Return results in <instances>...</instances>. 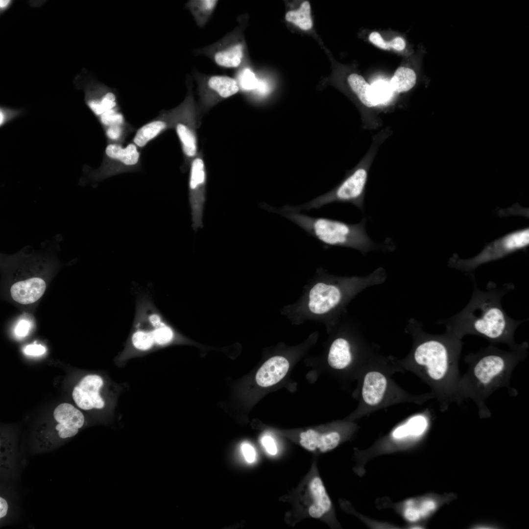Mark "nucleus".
I'll return each instance as SVG.
<instances>
[{"label":"nucleus","instance_id":"28","mask_svg":"<svg viewBox=\"0 0 529 529\" xmlns=\"http://www.w3.org/2000/svg\"><path fill=\"white\" fill-rule=\"evenodd\" d=\"M131 342L135 349L142 352L147 351L155 345L151 331L141 327L133 333Z\"/></svg>","mask_w":529,"mask_h":529},{"label":"nucleus","instance_id":"10","mask_svg":"<svg viewBox=\"0 0 529 529\" xmlns=\"http://www.w3.org/2000/svg\"><path fill=\"white\" fill-rule=\"evenodd\" d=\"M105 164L94 176L102 179L122 173L136 171L141 164L139 148L133 143L125 146L120 143H111L106 146Z\"/></svg>","mask_w":529,"mask_h":529},{"label":"nucleus","instance_id":"33","mask_svg":"<svg viewBox=\"0 0 529 529\" xmlns=\"http://www.w3.org/2000/svg\"><path fill=\"white\" fill-rule=\"evenodd\" d=\"M125 125H113L107 127L106 134L108 138L113 141L114 143L120 144L125 136L126 132Z\"/></svg>","mask_w":529,"mask_h":529},{"label":"nucleus","instance_id":"24","mask_svg":"<svg viewBox=\"0 0 529 529\" xmlns=\"http://www.w3.org/2000/svg\"><path fill=\"white\" fill-rule=\"evenodd\" d=\"M348 84L359 100L367 107L377 105L372 93L370 86L363 77L356 73H352L347 78Z\"/></svg>","mask_w":529,"mask_h":529},{"label":"nucleus","instance_id":"8","mask_svg":"<svg viewBox=\"0 0 529 529\" xmlns=\"http://www.w3.org/2000/svg\"><path fill=\"white\" fill-rule=\"evenodd\" d=\"M529 244V228L516 230L488 244L479 254L471 258L463 259L454 255L449 260V265L459 270L472 271L480 265L524 249Z\"/></svg>","mask_w":529,"mask_h":529},{"label":"nucleus","instance_id":"35","mask_svg":"<svg viewBox=\"0 0 529 529\" xmlns=\"http://www.w3.org/2000/svg\"><path fill=\"white\" fill-rule=\"evenodd\" d=\"M370 41L375 45L384 49H388L389 48V42L384 40L380 33L377 32H372L369 36Z\"/></svg>","mask_w":529,"mask_h":529},{"label":"nucleus","instance_id":"15","mask_svg":"<svg viewBox=\"0 0 529 529\" xmlns=\"http://www.w3.org/2000/svg\"><path fill=\"white\" fill-rule=\"evenodd\" d=\"M103 385L101 377L96 374L84 377L75 386L72 396L76 405L83 410L101 409L105 402L99 394Z\"/></svg>","mask_w":529,"mask_h":529},{"label":"nucleus","instance_id":"37","mask_svg":"<svg viewBox=\"0 0 529 529\" xmlns=\"http://www.w3.org/2000/svg\"><path fill=\"white\" fill-rule=\"evenodd\" d=\"M24 352L25 354L29 355H40L46 352V349L40 344H31L25 347Z\"/></svg>","mask_w":529,"mask_h":529},{"label":"nucleus","instance_id":"9","mask_svg":"<svg viewBox=\"0 0 529 529\" xmlns=\"http://www.w3.org/2000/svg\"><path fill=\"white\" fill-rule=\"evenodd\" d=\"M241 22L232 31L219 41L196 49L195 53L206 55L222 68L240 69L243 67L246 57V45L242 18Z\"/></svg>","mask_w":529,"mask_h":529},{"label":"nucleus","instance_id":"19","mask_svg":"<svg viewBox=\"0 0 529 529\" xmlns=\"http://www.w3.org/2000/svg\"><path fill=\"white\" fill-rule=\"evenodd\" d=\"M288 361L282 356H274L267 360L256 375L257 384L262 387L274 385L281 380L289 369Z\"/></svg>","mask_w":529,"mask_h":529},{"label":"nucleus","instance_id":"11","mask_svg":"<svg viewBox=\"0 0 529 529\" xmlns=\"http://www.w3.org/2000/svg\"><path fill=\"white\" fill-rule=\"evenodd\" d=\"M206 183V172L204 162L201 157L195 156L191 162L189 183L192 226L195 231L199 228L203 227Z\"/></svg>","mask_w":529,"mask_h":529},{"label":"nucleus","instance_id":"25","mask_svg":"<svg viewBox=\"0 0 529 529\" xmlns=\"http://www.w3.org/2000/svg\"><path fill=\"white\" fill-rule=\"evenodd\" d=\"M416 76L413 70L404 67L398 68L390 80L391 90L397 93L405 92L415 84Z\"/></svg>","mask_w":529,"mask_h":529},{"label":"nucleus","instance_id":"31","mask_svg":"<svg viewBox=\"0 0 529 529\" xmlns=\"http://www.w3.org/2000/svg\"><path fill=\"white\" fill-rule=\"evenodd\" d=\"M102 124L108 127L113 125H125L124 117L120 108L107 111L100 116Z\"/></svg>","mask_w":529,"mask_h":529},{"label":"nucleus","instance_id":"38","mask_svg":"<svg viewBox=\"0 0 529 529\" xmlns=\"http://www.w3.org/2000/svg\"><path fill=\"white\" fill-rule=\"evenodd\" d=\"M29 327L30 324L28 322L25 320H22L16 327L15 333L19 337L25 336L28 332Z\"/></svg>","mask_w":529,"mask_h":529},{"label":"nucleus","instance_id":"12","mask_svg":"<svg viewBox=\"0 0 529 529\" xmlns=\"http://www.w3.org/2000/svg\"><path fill=\"white\" fill-rule=\"evenodd\" d=\"M184 107L174 128L180 141L183 153L188 159H193L197 151V139L194 129V102L189 92L183 101Z\"/></svg>","mask_w":529,"mask_h":529},{"label":"nucleus","instance_id":"36","mask_svg":"<svg viewBox=\"0 0 529 529\" xmlns=\"http://www.w3.org/2000/svg\"><path fill=\"white\" fill-rule=\"evenodd\" d=\"M262 443L268 453L275 455L277 452L274 439L270 436L265 435L262 438Z\"/></svg>","mask_w":529,"mask_h":529},{"label":"nucleus","instance_id":"32","mask_svg":"<svg viewBox=\"0 0 529 529\" xmlns=\"http://www.w3.org/2000/svg\"><path fill=\"white\" fill-rule=\"evenodd\" d=\"M372 93L373 98L377 104L387 99L391 90L390 85L384 81H378L372 86Z\"/></svg>","mask_w":529,"mask_h":529},{"label":"nucleus","instance_id":"29","mask_svg":"<svg viewBox=\"0 0 529 529\" xmlns=\"http://www.w3.org/2000/svg\"><path fill=\"white\" fill-rule=\"evenodd\" d=\"M240 90L244 91L255 90L257 86L258 78L252 70L247 67L240 68L235 78Z\"/></svg>","mask_w":529,"mask_h":529},{"label":"nucleus","instance_id":"23","mask_svg":"<svg viewBox=\"0 0 529 529\" xmlns=\"http://www.w3.org/2000/svg\"><path fill=\"white\" fill-rule=\"evenodd\" d=\"M218 0H192L189 1L186 6L192 15L196 24L204 27L214 12Z\"/></svg>","mask_w":529,"mask_h":529},{"label":"nucleus","instance_id":"39","mask_svg":"<svg viewBox=\"0 0 529 529\" xmlns=\"http://www.w3.org/2000/svg\"><path fill=\"white\" fill-rule=\"evenodd\" d=\"M389 44L390 48H392L398 51L403 50L406 47L405 42L402 38L399 37H395L389 42Z\"/></svg>","mask_w":529,"mask_h":529},{"label":"nucleus","instance_id":"43","mask_svg":"<svg viewBox=\"0 0 529 529\" xmlns=\"http://www.w3.org/2000/svg\"><path fill=\"white\" fill-rule=\"evenodd\" d=\"M3 116H3V113H2L1 111H0V124H1V123L3 122V121L4 120Z\"/></svg>","mask_w":529,"mask_h":529},{"label":"nucleus","instance_id":"40","mask_svg":"<svg viewBox=\"0 0 529 529\" xmlns=\"http://www.w3.org/2000/svg\"><path fill=\"white\" fill-rule=\"evenodd\" d=\"M269 90L268 85L265 80L258 79V82L255 90L261 95H265Z\"/></svg>","mask_w":529,"mask_h":529},{"label":"nucleus","instance_id":"3","mask_svg":"<svg viewBox=\"0 0 529 529\" xmlns=\"http://www.w3.org/2000/svg\"><path fill=\"white\" fill-rule=\"evenodd\" d=\"M529 343L524 341L509 351L491 344L476 353H469L464 360L468 368L460 377L457 388L458 403L470 399L477 405L481 417H488L491 412L487 398L496 390L505 387L511 396L518 392L511 386L510 380L514 368L528 356Z\"/></svg>","mask_w":529,"mask_h":529},{"label":"nucleus","instance_id":"22","mask_svg":"<svg viewBox=\"0 0 529 529\" xmlns=\"http://www.w3.org/2000/svg\"><path fill=\"white\" fill-rule=\"evenodd\" d=\"M309 489L313 502L309 508V514L313 518H319L330 509L331 501L319 478L311 481Z\"/></svg>","mask_w":529,"mask_h":529},{"label":"nucleus","instance_id":"21","mask_svg":"<svg viewBox=\"0 0 529 529\" xmlns=\"http://www.w3.org/2000/svg\"><path fill=\"white\" fill-rule=\"evenodd\" d=\"M353 345L345 337L336 338L332 343L328 353V362L333 369L343 370L349 367L354 362V353Z\"/></svg>","mask_w":529,"mask_h":529},{"label":"nucleus","instance_id":"17","mask_svg":"<svg viewBox=\"0 0 529 529\" xmlns=\"http://www.w3.org/2000/svg\"><path fill=\"white\" fill-rule=\"evenodd\" d=\"M53 416L57 422L55 430L58 431V436L62 439L76 435L84 424L83 413L68 403L58 405L53 411Z\"/></svg>","mask_w":529,"mask_h":529},{"label":"nucleus","instance_id":"4","mask_svg":"<svg viewBox=\"0 0 529 529\" xmlns=\"http://www.w3.org/2000/svg\"><path fill=\"white\" fill-rule=\"evenodd\" d=\"M398 372H403L396 364L395 358L377 354L364 366L361 381V415H369L401 403L422 405L433 398L430 392L414 395L402 388L391 377Z\"/></svg>","mask_w":529,"mask_h":529},{"label":"nucleus","instance_id":"30","mask_svg":"<svg viewBox=\"0 0 529 529\" xmlns=\"http://www.w3.org/2000/svg\"><path fill=\"white\" fill-rule=\"evenodd\" d=\"M151 331L156 346L166 345L170 343L174 337L172 329L165 322L159 326L151 327Z\"/></svg>","mask_w":529,"mask_h":529},{"label":"nucleus","instance_id":"1","mask_svg":"<svg viewBox=\"0 0 529 529\" xmlns=\"http://www.w3.org/2000/svg\"><path fill=\"white\" fill-rule=\"evenodd\" d=\"M407 329L413 339L412 347L404 359L395 358L396 364L403 372L414 373L430 387V393L438 401L441 411L448 409L452 402L459 404L458 361L462 339L447 329L440 335L428 334L413 319Z\"/></svg>","mask_w":529,"mask_h":529},{"label":"nucleus","instance_id":"5","mask_svg":"<svg viewBox=\"0 0 529 529\" xmlns=\"http://www.w3.org/2000/svg\"><path fill=\"white\" fill-rule=\"evenodd\" d=\"M262 207L291 221L325 246L351 248L362 254L377 248L366 233V218L352 224L330 218L311 216L301 212L284 211L265 203L262 204Z\"/></svg>","mask_w":529,"mask_h":529},{"label":"nucleus","instance_id":"34","mask_svg":"<svg viewBox=\"0 0 529 529\" xmlns=\"http://www.w3.org/2000/svg\"><path fill=\"white\" fill-rule=\"evenodd\" d=\"M241 450L246 461L252 463L255 461L256 452L254 448L250 444L246 442L242 444Z\"/></svg>","mask_w":529,"mask_h":529},{"label":"nucleus","instance_id":"41","mask_svg":"<svg viewBox=\"0 0 529 529\" xmlns=\"http://www.w3.org/2000/svg\"><path fill=\"white\" fill-rule=\"evenodd\" d=\"M8 509V503L5 499L3 497L0 498V519L4 517L7 513Z\"/></svg>","mask_w":529,"mask_h":529},{"label":"nucleus","instance_id":"13","mask_svg":"<svg viewBox=\"0 0 529 529\" xmlns=\"http://www.w3.org/2000/svg\"><path fill=\"white\" fill-rule=\"evenodd\" d=\"M195 77L201 94L211 104L219 99L230 97L240 90L236 79L227 75H205L196 72Z\"/></svg>","mask_w":529,"mask_h":529},{"label":"nucleus","instance_id":"7","mask_svg":"<svg viewBox=\"0 0 529 529\" xmlns=\"http://www.w3.org/2000/svg\"><path fill=\"white\" fill-rule=\"evenodd\" d=\"M367 177L368 171L365 167H358L329 192L306 203L295 206L286 205L280 208L284 211L301 212L319 209L334 203H344L351 204L362 210Z\"/></svg>","mask_w":529,"mask_h":529},{"label":"nucleus","instance_id":"42","mask_svg":"<svg viewBox=\"0 0 529 529\" xmlns=\"http://www.w3.org/2000/svg\"><path fill=\"white\" fill-rule=\"evenodd\" d=\"M10 0H0V7L1 8L5 7L9 3Z\"/></svg>","mask_w":529,"mask_h":529},{"label":"nucleus","instance_id":"20","mask_svg":"<svg viewBox=\"0 0 529 529\" xmlns=\"http://www.w3.org/2000/svg\"><path fill=\"white\" fill-rule=\"evenodd\" d=\"M341 439L342 435L337 431L320 433L313 430H308L300 434V444L310 451L317 449L320 452H325L337 447Z\"/></svg>","mask_w":529,"mask_h":529},{"label":"nucleus","instance_id":"2","mask_svg":"<svg viewBox=\"0 0 529 529\" xmlns=\"http://www.w3.org/2000/svg\"><path fill=\"white\" fill-rule=\"evenodd\" d=\"M514 289L511 284L498 287L489 282L485 290L479 288L475 280L470 300L459 313L441 320L447 330L460 339L466 335L480 336L491 344L503 343L510 349L519 344L514 340L517 328L527 319L517 320L509 316L501 304L502 297Z\"/></svg>","mask_w":529,"mask_h":529},{"label":"nucleus","instance_id":"14","mask_svg":"<svg viewBox=\"0 0 529 529\" xmlns=\"http://www.w3.org/2000/svg\"><path fill=\"white\" fill-rule=\"evenodd\" d=\"M183 110V105L181 103L172 109L162 112L155 119L137 130L132 142L139 149L144 147L149 142L168 129L174 128Z\"/></svg>","mask_w":529,"mask_h":529},{"label":"nucleus","instance_id":"6","mask_svg":"<svg viewBox=\"0 0 529 529\" xmlns=\"http://www.w3.org/2000/svg\"><path fill=\"white\" fill-rule=\"evenodd\" d=\"M431 411L429 409L409 416L400 422L385 435L362 451V460L367 461L380 455L409 450L427 434L431 425Z\"/></svg>","mask_w":529,"mask_h":529},{"label":"nucleus","instance_id":"18","mask_svg":"<svg viewBox=\"0 0 529 529\" xmlns=\"http://www.w3.org/2000/svg\"><path fill=\"white\" fill-rule=\"evenodd\" d=\"M46 285L40 277H34L20 281L11 287L10 293L15 301L22 304H29L37 301L44 294Z\"/></svg>","mask_w":529,"mask_h":529},{"label":"nucleus","instance_id":"16","mask_svg":"<svg viewBox=\"0 0 529 529\" xmlns=\"http://www.w3.org/2000/svg\"><path fill=\"white\" fill-rule=\"evenodd\" d=\"M387 505L408 522L409 526L418 525L417 522L431 515L437 507L436 501L430 497L412 498Z\"/></svg>","mask_w":529,"mask_h":529},{"label":"nucleus","instance_id":"26","mask_svg":"<svg viewBox=\"0 0 529 529\" xmlns=\"http://www.w3.org/2000/svg\"><path fill=\"white\" fill-rule=\"evenodd\" d=\"M285 18L288 22L292 23L304 30L311 29L313 26V22L309 2L305 1L302 3L299 9L288 12Z\"/></svg>","mask_w":529,"mask_h":529},{"label":"nucleus","instance_id":"27","mask_svg":"<svg viewBox=\"0 0 529 529\" xmlns=\"http://www.w3.org/2000/svg\"><path fill=\"white\" fill-rule=\"evenodd\" d=\"M93 112L98 116L110 110L119 108L117 96L112 91H107L100 98L91 99Z\"/></svg>","mask_w":529,"mask_h":529}]
</instances>
